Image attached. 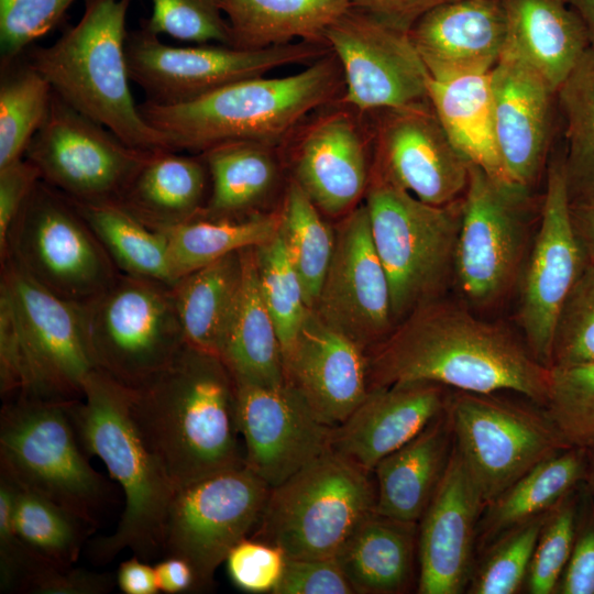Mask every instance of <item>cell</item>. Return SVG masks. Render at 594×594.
Listing matches in <instances>:
<instances>
[{
	"label": "cell",
	"mask_w": 594,
	"mask_h": 594,
	"mask_svg": "<svg viewBox=\"0 0 594 594\" xmlns=\"http://www.w3.org/2000/svg\"><path fill=\"white\" fill-rule=\"evenodd\" d=\"M556 96L565 120L569 191L594 188V46L587 47Z\"/></svg>",
	"instance_id": "7bdbcfd3"
},
{
	"label": "cell",
	"mask_w": 594,
	"mask_h": 594,
	"mask_svg": "<svg viewBox=\"0 0 594 594\" xmlns=\"http://www.w3.org/2000/svg\"><path fill=\"white\" fill-rule=\"evenodd\" d=\"M343 91L342 68L330 51L289 76L241 79L185 103L144 100L138 108L173 151L199 154L235 141L283 146L308 116Z\"/></svg>",
	"instance_id": "3957f363"
},
{
	"label": "cell",
	"mask_w": 594,
	"mask_h": 594,
	"mask_svg": "<svg viewBox=\"0 0 594 594\" xmlns=\"http://www.w3.org/2000/svg\"><path fill=\"white\" fill-rule=\"evenodd\" d=\"M40 179L37 168L26 158L0 168V252L13 221Z\"/></svg>",
	"instance_id": "6f0895ef"
},
{
	"label": "cell",
	"mask_w": 594,
	"mask_h": 594,
	"mask_svg": "<svg viewBox=\"0 0 594 594\" xmlns=\"http://www.w3.org/2000/svg\"><path fill=\"white\" fill-rule=\"evenodd\" d=\"M452 447L451 424L444 410L414 439L376 464L375 512L418 522L444 473Z\"/></svg>",
	"instance_id": "f546056e"
},
{
	"label": "cell",
	"mask_w": 594,
	"mask_h": 594,
	"mask_svg": "<svg viewBox=\"0 0 594 594\" xmlns=\"http://www.w3.org/2000/svg\"><path fill=\"white\" fill-rule=\"evenodd\" d=\"M243 280L242 250L170 285L186 344L220 356Z\"/></svg>",
	"instance_id": "e575fe53"
},
{
	"label": "cell",
	"mask_w": 594,
	"mask_h": 594,
	"mask_svg": "<svg viewBox=\"0 0 594 594\" xmlns=\"http://www.w3.org/2000/svg\"><path fill=\"white\" fill-rule=\"evenodd\" d=\"M235 384L244 463L271 487L331 449L334 427L324 424L292 385Z\"/></svg>",
	"instance_id": "7402d4cb"
},
{
	"label": "cell",
	"mask_w": 594,
	"mask_h": 594,
	"mask_svg": "<svg viewBox=\"0 0 594 594\" xmlns=\"http://www.w3.org/2000/svg\"><path fill=\"white\" fill-rule=\"evenodd\" d=\"M372 113L374 166L385 177L429 205L463 196L470 162L452 144L428 99Z\"/></svg>",
	"instance_id": "ffe728a7"
},
{
	"label": "cell",
	"mask_w": 594,
	"mask_h": 594,
	"mask_svg": "<svg viewBox=\"0 0 594 594\" xmlns=\"http://www.w3.org/2000/svg\"><path fill=\"white\" fill-rule=\"evenodd\" d=\"M336 558L286 559L283 576L273 594H353Z\"/></svg>",
	"instance_id": "11a10c76"
},
{
	"label": "cell",
	"mask_w": 594,
	"mask_h": 594,
	"mask_svg": "<svg viewBox=\"0 0 594 594\" xmlns=\"http://www.w3.org/2000/svg\"><path fill=\"white\" fill-rule=\"evenodd\" d=\"M446 386L408 382L370 388L333 428L330 448L369 472L419 435L447 408Z\"/></svg>",
	"instance_id": "d4e9b609"
},
{
	"label": "cell",
	"mask_w": 594,
	"mask_h": 594,
	"mask_svg": "<svg viewBox=\"0 0 594 594\" xmlns=\"http://www.w3.org/2000/svg\"><path fill=\"white\" fill-rule=\"evenodd\" d=\"M485 505L454 444L418 528V593L459 594L470 582Z\"/></svg>",
	"instance_id": "603a6c76"
},
{
	"label": "cell",
	"mask_w": 594,
	"mask_h": 594,
	"mask_svg": "<svg viewBox=\"0 0 594 594\" xmlns=\"http://www.w3.org/2000/svg\"><path fill=\"white\" fill-rule=\"evenodd\" d=\"M495 129L508 178L530 187L550 146L552 98L547 81L518 56L504 52L491 69Z\"/></svg>",
	"instance_id": "484cf974"
},
{
	"label": "cell",
	"mask_w": 594,
	"mask_h": 594,
	"mask_svg": "<svg viewBox=\"0 0 594 594\" xmlns=\"http://www.w3.org/2000/svg\"><path fill=\"white\" fill-rule=\"evenodd\" d=\"M283 362L285 382L331 427L345 420L369 392L366 352L314 309L283 352Z\"/></svg>",
	"instance_id": "cb8c5ba5"
},
{
	"label": "cell",
	"mask_w": 594,
	"mask_h": 594,
	"mask_svg": "<svg viewBox=\"0 0 594 594\" xmlns=\"http://www.w3.org/2000/svg\"><path fill=\"white\" fill-rule=\"evenodd\" d=\"M154 568L161 592L178 594L197 591L196 574L185 559L166 556Z\"/></svg>",
	"instance_id": "6125c7cd"
},
{
	"label": "cell",
	"mask_w": 594,
	"mask_h": 594,
	"mask_svg": "<svg viewBox=\"0 0 594 594\" xmlns=\"http://www.w3.org/2000/svg\"><path fill=\"white\" fill-rule=\"evenodd\" d=\"M584 484L586 488L594 495V444L586 448Z\"/></svg>",
	"instance_id": "e7e4bbea"
},
{
	"label": "cell",
	"mask_w": 594,
	"mask_h": 594,
	"mask_svg": "<svg viewBox=\"0 0 594 594\" xmlns=\"http://www.w3.org/2000/svg\"><path fill=\"white\" fill-rule=\"evenodd\" d=\"M569 211L574 232L588 260L594 258V188L569 191Z\"/></svg>",
	"instance_id": "91938a15"
},
{
	"label": "cell",
	"mask_w": 594,
	"mask_h": 594,
	"mask_svg": "<svg viewBox=\"0 0 594 594\" xmlns=\"http://www.w3.org/2000/svg\"><path fill=\"white\" fill-rule=\"evenodd\" d=\"M72 202L120 273L167 285L175 283L164 232L147 228L118 202Z\"/></svg>",
	"instance_id": "74e56055"
},
{
	"label": "cell",
	"mask_w": 594,
	"mask_h": 594,
	"mask_svg": "<svg viewBox=\"0 0 594 594\" xmlns=\"http://www.w3.org/2000/svg\"><path fill=\"white\" fill-rule=\"evenodd\" d=\"M70 413L84 450L105 463L125 498L117 529L92 542L91 557L103 564L124 549L147 562L163 554L166 519L177 488L134 422L128 388L96 370L82 397L70 403Z\"/></svg>",
	"instance_id": "277c9868"
},
{
	"label": "cell",
	"mask_w": 594,
	"mask_h": 594,
	"mask_svg": "<svg viewBox=\"0 0 594 594\" xmlns=\"http://www.w3.org/2000/svg\"><path fill=\"white\" fill-rule=\"evenodd\" d=\"M334 229L333 254L312 309L367 353L394 328L387 274L364 204L343 216Z\"/></svg>",
	"instance_id": "d6986e66"
},
{
	"label": "cell",
	"mask_w": 594,
	"mask_h": 594,
	"mask_svg": "<svg viewBox=\"0 0 594 594\" xmlns=\"http://www.w3.org/2000/svg\"><path fill=\"white\" fill-rule=\"evenodd\" d=\"M286 559L280 548L248 537L231 549L224 562L230 580L239 590L273 594L283 576Z\"/></svg>",
	"instance_id": "816d5d0a"
},
{
	"label": "cell",
	"mask_w": 594,
	"mask_h": 594,
	"mask_svg": "<svg viewBox=\"0 0 594 594\" xmlns=\"http://www.w3.org/2000/svg\"><path fill=\"white\" fill-rule=\"evenodd\" d=\"M80 20L53 44L23 55L73 108L131 146L173 151L141 116L130 89L125 21L131 0H84Z\"/></svg>",
	"instance_id": "5b68a950"
},
{
	"label": "cell",
	"mask_w": 594,
	"mask_h": 594,
	"mask_svg": "<svg viewBox=\"0 0 594 594\" xmlns=\"http://www.w3.org/2000/svg\"><path fill=\"white\" fill-rule=\"evenodd\" d=\"M351 0H221L233 46L266 48L297 41L324 43L326 30Z\"/></svg>",
	"instance_id": "8d00e7d4"
},
{
	"label": "cell",
	"mask_w": 594,
	"mask_h": 594,
	"mask_svg": "<svg viewBox=\"0 0 594 594\" xmlns=\"http://www.w3.org/2000/svg\"><path fill=\"white\" fill-rule=\"evenodd\" d=\"M279 210V233L299 276L306 305L312 309L333 254L336 229L322 219L319 209L292 178Z\"/></svg>",
	"instance_id": "ab89813d"
},
{
	"label": "cell",
	"mask_w": 594,
	"mask_h": 594,
	"mask_svg": "<svg viewBox=\"0 0 594 594\" xmlns=\"http://www.w3.org/2000/svg\"><path fill=\"white\" fill-rule=\"evenodd\" d=\"M13 522L29 550L58 569L70 568L77 561L95 528L48 498L16 485Z\"/></svg>",
	"instance_id": "b9f144b4"
},
{
	"label": "cell",
	"mask_w": 594,
	"mask_h": 594,
	"mask_svg": "<svg viewBox=\"0 0 594 594\" xmlns=\"http://www.w3.org/2000/svg\"><path fill=\"white\" fill-rule=\"evenodd\" d=\"M152 14L141 22L150 32L196 44L233 46L221 0H151Z\"/></svg>",
	"instance_id": "681fc988"
},
{
	"label": "cell",
	"mask_w": 594,
	"mask_h": 594,
	"mask_svg": "<svg viewBox=\"0 0 594 594\" xmlns=\"http://www.w3.org/2000/svg\"><path fill=\"white\" fill-rule=\"evenodd\" d=\"M543 407L568 446L594 444V362L550 367Z\"/></svg>",
	"instance_id": "f6af8a7d"
},
{
	"label": "cell",
	"mask_w": 594,
	"mask_h": 594,
	"mask_svg": "<svg viewBox=\"0 0 594 594\" xmlns=\"http://www.w3.org/2000/svg\"><path fill=\"white\" fill-rule=\"evenodd\" d=\"M154 152L129 145L53 91L48 113L24 158L70 200L118 202Z\"/></svg>",
	"instance_id": "9a60e30c"
},
{
	"label": "cell",
	"mask_w": 594,
	"mask_h": 594,
	"mask_svg": "<svg viewBox=\"0 0 594 594\" xmlns=\"http://www.w3.org/2000/svg\"><path fill=\"white\" fill-rule=\"evenodd\" d=\"M418 548L417 522L371 512L336 559L358 594H397L409 588Z\"/></svg>",
	"instance_id": "1f68e13d"
},
{
	"label": "cell",
	"mask_w": 594,
	"mask_h": 594,
	"mask_svg": "<svg viewBox=\"0 0 594 594\" xmlns=\"http://www.w3.org/2000/svg\"><path fill=\"white\" fill-rule=\"evenodd\" d=\"M271 486L245 464L176 490L164 531L163 553L185 559L197 591L213 584L231 549L250 537L265 508Z\"/></svg>",
	"instance_id": "5bb4252c"
},
{
	"label": "cell",
	"mask_w": 594,
	"mask_h": 594,
	"mask_svg": "<svg viewBox=\"0 0 594 594\" xmlns=\"http://www.w3.org/2000/svg\"><path fill=\"white\" fill-rule=\"evenodd\" d=\"M428 100L452 144L470 164L513 183L497 144L491 72L429 77Z\"/></svg>",
	"instance_id": "d6a6232c"
},
{
	"label": "cell",
	"mask_w": 594,
	"mask_h": 594,
	"mask_svg": "<svg viewBox=\"0 0 594 594\" xmlns=\"http://www.w3.org/2000/svg\"><path fill=\"white\" fill-rule=\"evenodd\" d=\"M132 417L176 488L241 466L235 380L220 356L185 343L141 386Z\"/></svg>",
	"instance_id": "7a4b0ae2"
},
{
	"label": "cell",
	"mask_w": 594,
	"mask_h": 594,
	"mask_svg": "<svg viewBox=\"0 0 594 594\" xmlns=\"http://www.w3.org/2000/svg\"><path fill=\"white\" fill-rule=\"evenodd\" d=\"M279 224L278 209L240 220L196 218L164 231L175 282L230 253L268 241Z\"/></svg>",
	"instance_id": "f35d334b"
},
{
	"label": "cell",
	"mask_w": 594,
	"mask_h": 594,
	"mask_svg": "<svg viewBox=\"0 0 594 594\" xmlns=\"http://www.w3.org/2000/svg\"><path fill=\"white\" fill-rule=\"evenodd\" d=\"M113 576L84 569H58L38 565L24 583L23 593L40 594H105L112 590Z\"/></svg>",
	"instance_id": "9f6ffc18"
},
{
	"label": "cell",
	"mask_w": 594,
	"mask_h": 594,
	"mask_svg": "<svg viewBox=\"0 0 594 594\" xmlns=\"http://www.w3.org/2000/svg\"><path fill=\"white\" fill-rule=\"evenodd\" d=\"M258 285L273 318L283 352L295 339L310 308L302 286L278 232L255 246Z\"/></svg>",
	"instance_id": "ee69618b"
},
{
	"label": "cell",
	"mask_w": 594,
	"mask_h": 594,
	"mask_svg": "<svg viewBox=\"0 0 594 594\" xmlns=\"http://www.w3.org/2000/svg\"><path fill=\"white\" fill-rule=\"evenodd\" d=\"M117 584L125 594H157L160 591L155 568L133 554L121 562Z\"/></svg>",
	"instance_id": "94428289"
},
{
	"label": "cell",
	"mask_w": 594,
	"mask_h": 594,
	"mask_svg": "<svg viewBox=\"0 0 594 594\" xmlns=\"http://www.w3.org/2000/svg\"><path fill=\"white\" fill-rule=\"evenodd\" d=\"M563 157L549 164L541 217L519 301V324L532 355L550 367L552 341L562 306L588 262L571 222Z\"/></svg>",
	"instance_id": "ac0fdd59"
},
{
	"label": "cell",
	"mask_w": 594,
	"mask_h": 594,
	"mask_svg": "<svg viewBox=\"0 0 594 594\" xmlns=\"http://www.w3.org/2000/svg\"><path fill=\"white\" fill-rule=\"evenodd\" d=\"M585 468L586 448L570 447L528 471L484 507L476 534L479 550L553 508L584 482Z\"/></svg>",
	"instance_id": "d590c367"
},
{
	"label": "cell",
	"mask_w": 594,
	"mask_h": 594,
	"mask_svg": "<svg viewBox=\"0 0 594 594\" xmlns=\"http://www.w3.org/2000/svg\"><path fill=\"white\" fill-rule=\"evenodd\" d=\"M369 389L432 382L458 391H512L543 406L550 367L505 328L436 299L408 315L367 353Z\"/></svg>",
	"instance_id": "6da1fadb"
},
{
	"label": "cell",
	"mask_w": 594,
	"mask_h": 594,
	"mask_svg": "<svg viewBox=\"0 0 594 594\" xmlns=\"http://www.w3.org/2000/svg\"><path fill=\"white\" fill-rule=\"evenodd\" d=\"M141 25L129 31L125 58L131 81L158 106L185 103L234 81L264 76L290 64H308L331 50L324 43L297 41L246 50L222 44L176 47Z\"/></svg>",
	"instance_id": "7c38bea8"
},
{
	"label": "cell",
	"mask_w": 594,
	"mask_h": 594,
	"mask_svg": "<svg viewBox=\"0 0 594 594\" xmlns=\"http://www.w3.org/2000/svg\"><path fill=\"white\" fill-rule=\"evenodd\" d=\"M15 485L0 475V590L21 592L32 572L44 562L37 559L15 531ZM47 564V563H46Z\"/></svg>",
	"instance_id": "f5cc1de1"
},
{
	"label": "cell",
	"mask_w": 594,
	"mask_h": 594,
	"mask_svg": "<svg viewBox=\"0 0 594 594\" xmlns=\"http://www.w3.org/2000/svg\"><path fill=\"white\" fill-rule=\"evenodd\" d=\"M449 0H351V7L363 10L382 22L409 32L425 13Z\"/></svg>",
	"instance_id": "680465c9"
},
{
	"label": "cell",
	"mask_w": 594,
	"mask_h": 594,
	"mask_svg": "<svg viewBox=\"0 0 594 594\" xmlns=\"http://www.w3.org/2000/svg\"><path fill=\"white\" fill-rule=\"evenodd\" d=\"M582 485L546 515L525 582L530 594L557 593L573 547Z\"/></svg>",
	"instance_id": "7dc6e473"
},
{
	"label": "cell",
	"mask_w": 594,
	"mask_h": 594,
	"mask_svg": "<svg viewBox=\"0 0 594 594\" xmlns=\"http://www.w3.org/2000/svg\"><path fill=\"white\" fill-rule=\"evenodd\" d=\"M78 305L96 369L129 389L164 369L186 343L170 285L162 282L119 273Z\"/></svg>",
	"instance_id": "30bf717a"
},
{
	"label": "cell",
	"mask_w": 594,
	"mask_h": 594,
	"mask_svg": "<svg viewBox=\"0 0 594 594\" xmlns=\"http://www.w3.org/2000/svg\"><path fill=\"white\" fill-rule=\"evenodd\" d=\"M72 402L30 395L6 399L0 419V471L18 487L40 494L95 526L109 491L88 462L73 421Z\"/></svg>",
	"instance_id": "ba28073f"
},
{
	"label": "cell",
	"mask_w": 594,
	"mask_h": 594,
	"mask_svg": "<svg viewBox=\"0 0 594 594\" xmlns=\"http://www.w3.org/2000/svg\"><path fill=\"white\" fill-rule=\"evenodd\" d=\"M529 200L528 187L470 164L454 275L471 301L492 302L513 283L524 254Z\"/></svg>",
	"instance_id": "2e32d148"
},
{
	"label": "cell",
	"mask_w": 594,
	"mask_h": 594,
	"mask_svg": "<svg viewBox=\"0 0 594 594\" xmlns=\"http://www.w3.org/2000/svg\"><path fill=\"white\" fill-rule=\"evenodd\" d=\"M209 193L210 176L200 154L157 151L118 204L147 228L164 232L199 218Z\"/></svg>",
	"instance_id": "83f0119b"
},
{
	"label": "cell",
	"mask_w": 594,
	"mask_h": 594,
	"mask_svg": "<svg viewBox=\"0 0 594 594\" xmlns=\"http://www.w3.org/2000/svg\"><path fill=\"white\" fill-rule=\"evenodd\" d=\"M74 0H0V65L53 30Z\"/></svg>",
	"instance_id": "f907efd6"
},
{
	"label": "cell",
	"mask_w": 594,
	"mask_h": 594,
	"mask_svg": "<svg viewBox=\"0 0 594 594\" xmlns=\"http://www.w3.org/2000/svg\"><path fill=\"white\" fill-rule=\"evenodd\" d=\"M557 593L594 594V495L584 482L573 547Z\"/></svg>",
	"instance_id": "db71d44e"
},
{
	"label": "cell",
	"mask_w": 594,
	"mask_h": 594,
	"mask_svg": "<svg viewBox=\"0 0 594 594\" xmlns=\"http://www.w3.org/2000/svg\"><path fill=\"white\" fill-rule=\"evenodd\" d=\"M344 77L342 102L361 113L428 99L429 73L409 33L350 7L324 32Z\"/></svg>",
	"instance_id": "e0dca14e"
},
{
	"label": "cell",
	"mask_w": 594,
	"mask_h": 594,
	"mask_svg": "<svg viewBox=\"0 0 594 594\" xmlns=\"http://www.w3.org/2000/svg\"><path fill=\"white\" fill-rule=\"evenodd\" d=\"M509 52L534 68L554 92L591 45L564 0H501Z\"/></svg>",
	"instance_id": "f1b7e54d"
},
{
	"label": "cell",
	"mask_w": 594,
	"mask_h": 594,
	"mask_svg": "<svg viewBox=\"0 0 594 594\" xmlns=\"http://www.w3.org/2000/svg\"><path fill=\"white\" fill-rule=\"evenodd\" d=\"M364 205L387 274L395 327L417 308L439 299L454 274L462 197L443 206L426 204L373 165Z\"/></svg>",
	"instance_id": "52a82bcc"
},
{
	"label": "cell",
	"mask_w": 594,
	"mask_h": 594,
	"mask_svg": "<svg viewBox=\"0 0 594 594\" xmlns=\"http://www.w3.org/2000/svg\"><path fill=\"white\" fill-rule=\"evenodd\" d=\"M372 474L330 449L271 488L250 537L280 548L292 559L336 558L375 510Z\"/></svg>",
	"instance_id": "9c48e42d"
},
{
	"label": "cell",
	"mask_w": 594,
	"mask_h": 594,
	"mask_svg": "<svg viewBox=\"0 0 594 594\" xmlns=\"http://www.w3.org/2000/svg\"><path fill=\"white\" fill-rule=\"evenodd\" d=\"M243 280L220 351L235 381L276 387L285 383L283 350L261 294L255 246L242 250Z\"/></svg>",
	"instance_id": "836d02e7"
},
{
	"label": "cell",
	"mask_w": 594,
	"mask_h": 594,
	"mask_svg": "<svg viewBox=\"0 0 594 594\" xmlns=\"http://www.w3.org/2000/svg\"><path fill=\"white\" fill-rule=\"evenodd\" d=\"M547 513L507 530L484 549L482 562L471 574L469 593L514 594L520 591Z\"/></svg>",
	"instance_id": "bcb514c9"
},
{
	"label": "cell",
	"mask_w": 594,
	"mask_h": 594,
	"mask_svg": "<svg viewBox=\"0 0 594 594\" xmlns=\"http://www.w3.org/2000/svg\"><path fill=\"white\" fill-rule=\"evenodd\" d=\"M0 257L75 304L94 298L120 273L72 200L41 179L13 221Z\"/></svg>",
	"instance_id": "8fae6325"
},
{
	"label": "cell",
	"mask_w": 594,
	"mask_h": 594,
	"mask_svg": "<svg viewBox=\"0 0 594 594\" xmlns=\"http://www.w3.org/2000/svg\"><path fill=\"white\" fill-rule=\"evenodd\" d=\"M446 410L453 444L485 506L540 462L570 448L544 411L493 394L458 391Z\"/></svg>",
	"instance_id": "4fadbf2b"
},
{
	"label": "cell",
	"mask_w": 594,
	"mask_h": 594,
	"mask_svg": "<svg viewBox=\"0 0 594 594\" xmlns=\"http://www.w3.org/2000/svg\"><path fill=\"white\" fill-rule=\"evenodd\" d=\"M341 102L329 103L314 120L305 121L283 145L294 179L323 215L345 216L365 196L371 168L361 112Z\"/></svg>",
	"instance_id": "44dd1931"
},
{
	"label": "cell",
	"mask_w": 594,
	"mask_h": 594,
	"mask_svg": "<svg viewBox=\"0 0 594 594\" xmlns=\"http://www.w3.org/2000/svg\"><path fill=\"white\" fill-rule=\"evenodd\" d=\"M582 21L590 44L594 46V0H564Z\"/></svg>",
	"instance_id": "be15d7a7"
},
{
	"label": "cell",
	"mask_w": 594,
	"mask_h": 594,
	"mask_svg": "<svg viewBox=\"0 0 594 594\" xmlns=\"http://www.w3.org/2000/svg\"><path fill=\"white\" fill-rule=\"evenodd\" d=\"M210 193L199 218L240 220L266 212L282 182V146L253 141L219 144L199 153Z\"/></svg>",
	"instance_id": "4dcf8cb0"
},
{
	"label": "cell",
	"mask_w": 594,
	"mask_h": 594,
	"mask_svg": "<svg viewBox=\"0 0 594 594\" xmlns=\"http://www.w3.org/2000/svg\"><path fill=\"white\" fill-rule=\"evenodd\" d=\"M408 33L431 78L487 73L506 48V13L501 0H449Z\"/></svg>",
	"instance_id": "4316f807"
},
{
	"label": "cell",
	"mask_w": 594,
	"mask_h": 594,
	"mask_svg": "<svg viewBox=\"0 0 594 594\" xmlns=\"http://www.w3.org/2000/svg\"><path fill=\"white\" fill-rule=\"evenodd\" d=\"M0 68L1 168L24 158L48 113L53 88L23 54Z\"/></svg>",
	"instance_id": "60d3db41"
},
{
	"label": "cell",
	"mask_w": 594,
	"mask_h": 594,
	"mask_svg": "<svg viewBox=\"0 0 594 594\" xmlns=\"http://www.w3.org/2000/svg\"><path fill=\"white\" fill-rule=\"evenodd\" d=\"M78 304L1 261L0 387L6 399L30 395L80 399L96 371Z\"/></svg>",
	"instance_id": "8992f818"
},
{
	"label": "cell",
	"mask_w": 594,
	"mask_h": 594,
	"mask_svg": "<svg viewBox=\"0 0 594 594\" xmlns=\"http://www.w3.org/2000/svg\"><path fill=\"white\" fill-rule=\"evenodd\" d=\"M594 362V258L588 260L559 314L550 367Z\"/></svg>",
	"instance_id": "c3c4849f"
}]
</instances>
